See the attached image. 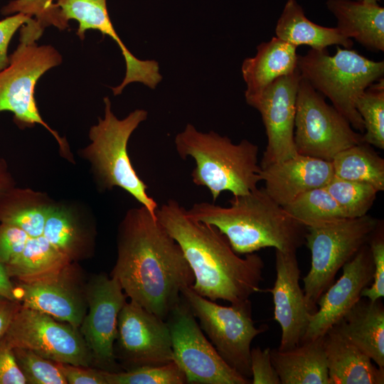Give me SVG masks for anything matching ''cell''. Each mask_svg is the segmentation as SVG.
<instances>
[{"instance_id": "cell-35", "label": "cell", "mask_w": 384, "mask_h": 384, "mask_svg": "<svg viewBox=\"0 0 384 384\" xmlns=\"http://www.w3.org/2000/svg\"><path fill=\"white\" fill-rule=\"evenodd\" d=\"M26 384H68L57 362L26 348H13Z\"/></svg>"}, {"instance_id": "cell-45", "label": "cell", "mask_w": 384, "mask_h": 384, "mask_svg": "<svg viewBox=\"0 0 384 384\" xmlns=\"http://www.w3.org/2000/svg\"><path fill=\"white\" fill-rule=\"evenodd\" d=\"M0 296L16 300L14 294V284L11 281L4 265L0 262Z\"/></svg>"}, {"instance_id": "cell-31", "label": "cell", "mask_w": 384, "mask_h": 384, "mask_svg": "<svg viewBox=\"0 0 384 384\" xmlns=\"http://www.w3.org/2000/svg\"><path fill=\"white\" fill-rule=\"evenodd\" d=\"M283 208L306 228L348 218L324 186L302 193Z\"/></svg>"}, {"instance_id": "cell-5", "label": "cell", "mask_w": 384, "mask_h": 384, "mask_svg": "<svg viewBox=\"0 0 384 384\" xmlns=\"http://www.w3.org/2000/svg\"><path fill=\"white\" fill-rule=\"evenodd\" d=\"M43 30L33 18L21 27L19 43L9 55V65L0 71V112H12L18 126L33 127L39 124L45 127L57 141L60 154L74 163L66 139L44 122L34 97L39 78L62 62L61 55L56 49L36 43Z\"/></svg>"}, {"instance_id": "cell-40", "label": "cell", "mask_w": 384, "mask_h": 384, "mask_svg": "<svg viewBox=\"0 0 384 384\" xmlns=\"http://www.w3.org/2000/svg\"><path fill=\"white\" fill-rule=\"evenodd\" d=\"M0 384H26L13 348L4 337L0 340Z\"/></svg>"}, {"instance_id": "cell-46", "label": "cell", "mask_w": 384, "mask_h": 384, "mask_svg": "<svg viewBox=\"0 0 384 384\" xmlns=\"http://www.w3.org/2000/svg\"><path fill=\"white\" fill-rule=\"evenodd\" d=\"M354 1H366L377 2L379 0H354Z\"/></svg>"}, {"instance_id": "cell-8", "label": "cell", "mask_w": 384, "mask_h": 384, "mask_svg": "<svg viewBox=\"0 0 384 384\" xmlns=\"http://www.w3.org/2000/svg\"><path fill=\"white\" fill-rule=\"evenodd\" d=\"M379 222L366 214L306 228L304 245L311 252V267L303 278V291L311 313L316 311L319 297L338 272L368 243Z\"/></svg>"}, {"instance_id": "cell-12", "label": "cell", "mask_w": 384, "mask_h": 384, "mask_svg": "<svg viewBox=\"0 0 384 384\" xmlns=\"http://www.w3.org/2000/svg\"><path fill=\"white\" fill-rule=\"evenodd\" d=\"M4 338L12 348L29 349L57 363L94 364L78 327L32 309L21 307Z\"/></svg>"}, {"instance_id": "cell-24", "label": "cell", "mask_w": 384, "mask_h": 384, "mask_svg": "<svg viewBox=\"0 0 384 384\" xmlns=\"http://www.w3.org/2000/svg\"><path fill=\"white\" fill-rule=\"evenodd\" d=\"M350 343L384 369V306L381 299L361 297L334 326Z\"/></svg>"}, {"instance_id": "cell-37", "label": "cell", "mask_w": 384, "mask_h": 384, "mask_svg": "<svg viewBox=\"0 0 384 384\" xmlns=\"http://www.w3.org/2000/svg\"><path fill=\"white\" fill-rule=\"evenodd\" d=\"M374 267L373 281L361 292V297L374 302L384 297V233L379 222L368 241Z\"/></svg>"}, {"instance_id": "cell-4", "label": "cell", "mask_w": 384, "mask_h": 384, "mask_svg": "<svg viewBox=\"0 0 384 384\" xmlns=\"http://www.w3.org/2000/svg\"><path fill=\"white\" fill-rule=\"evenodd\" d=\"M174 144L181 159H194L192 181L207 188L214 202L223 191L245 195L262 181L258 146L247 139L235 144L227 136L202 132L188 123L176 135Z\"/></svg>"}, {"instance_id": "cell-25", "label": "cell", "mask_w": 384, "mask_h": 384, "mask_svg": "<svg viewBox=\"0 0 384 384\" xmlns=\"http://www.w3.org/2000/svg\"><path fill=\"white\" fill-rule=\"evenodd\" d=\"M326 6L344 36L369 50H384L383 7L377 2L354 0H328Z\"/></svg>"}, {"instance_id": "cell-18", "label": "cell", "mask_w": 384, "mask_h": 384, "mask_svg": "<svg viewBox=\"0 0 384 384\" xmlns=\"http://www.w3.org/2000/svg\"><path fill=\"white\" fill-rule=\"evenodd\" d=\"M296 253L275 250L276 279L272 288L263 290L272 295L274 319L281 326L279 351L293 348L302 342L311 314L299 285L301 271Z\"/></svg>"}, {"instance_id": "cell-13", "label": "cell", "mask_w": 384, "mask_h": 384, "mask_svg": "<svg viewBox=\"0 0 384 384\" xmlns=\"http://www.w3.org/2000/svg\"><path fill=\"white\" fill-rule=\"evenodd\" d=\"M114 353L122 370L173 361L166 321L134 301L126 302L118 316Z\"/></svg>"}, {"instance_id": "cell-17", "label": "cell", "mask_w": 384, "mask_h": 384, "mask_svg": "<svg viewBox=\"0 0 384 384\" xmlns=\"http://www.w3.org/2000/svg\"><path fill=\"white\" fill-rule=\"evenodd\" d=\"M342 270L339 279L319 297L316 311L310 314L302 342L324 336L343 319L361 298L363 289L371 284L374 267L368 243Z\"/></svg>"}, {"instance_id": "cell-39", "label": "cell", "mask_w": 384, "mask_h": 384, "mask_svg": "<svg viewBox=\"0 0 384 384\" xmlns=\"http://www.w3.org/2000/svg\"><path fill=\"white\" fill-rule=\"evenodd\" d=\"M270 349L269 347L263 350L260 347L251 348V383L281 384L279 378L272 364Z\"/></svg>"}, {"instance_id": "cell-7", "label": "cell", "mask_w": 384, "mask_h": 384, "mask_svg": "<svg viewBox=\"0 0 384 384\" xmlns=\"http://www.w3.org/2000/svg\"><path fill=\"white\" fill-rule=\"evenodd\" d=\"M297 69L302 78L328 97L355 130L364 132L356 101L368 86L383 78V60H372L351 48L339 46L333 55L326 48H311L298 56Z\"/></svg>"}, {"instance_id": "cell-30", "label": "cell", "mask_w": 384, "mask_h": 384, "mask_svg": "<svg viewBox=\"0 0 384 384\" xmlns=\"http://www.w3.org/2000/svg\"><path fill=\"white\" fill-rule=\"evenodd\" d=\"M334 176L374 186L384 191V159L367 143L350 146L331 161Z\"/></svg>"}, {"instance_id": "cell-43", "label": "cell", "mask_w": 384, "mask_h": 384, "mask_svg": "<svg viewBox=\"0 0 384 384\" xmlns=\"http://www.w3.org/2000/svg\"><path fill=\"white\" fill-rule=\"evenodd\" d=\"M21 306L19 302L0 296V340L6 335L14 316Z\"/></svg>"}, {"instance_id": "cell-10", "label": "cell", "mask_w": 384, "mask_h": 384, "mask_svg": "<svg viewBox=\"0 0 384 384\" xmlns=\"http://www.w3.org/2000/svg\"><path fill=\"white\" fill-rule=\"evenodd\" d=\"M294 142L298 154L329 161L341 151L363 142V134L302 77L297 95Z\"/></svg>"}, {"instance_id": "cell-3", "label": "cell", "mask_w": 384, "mask_h": 384, "mask_svg": "<svg viewBox=\"0 0 384 384\" xmlns=\"http://www.w3.org/2000/svg\"><path fill=\"white\" fill-rule=\"evenodd\" d=\"M187 213L196 220L215 227L239 255L265 247L297 252L305 242L306 227L292 218L264 187L233 196L227 207L196 203Z\"/></svg>"}, {"instance_id": "cell-27", "label": "cell", "mask_w": 384, "mask_h": 384, "mask_svg": "<svg viewBox=\"0 0 384 384\" xmlns=\"http://www.w3.org/2000/svg\"><path fill=\"white\" fill-rule=\"evenodd\" d=\"M276 37L297 47L306 45L315 50H324L332 45L351 48L353 43L336 28L318 25L305 16L296 0H288L277 22Z\"/></svg>"}, {"instance_id": "cell-41", "label": "cell", "mask_w": 384, "mask_h": 384, "mask_svg": "<svg viewBox=\"0 0 384 384\" xmlns=\"http://www.w3.org/2000/svg\"><path fill=\"white\" fill-rule=\"evenodd\" d=\"M58 364L68 384H107V370L69 363Z\"/></svg>"}, {"instance_id": "cell-23", "label": "cell", "mask_w": 384, "mask_h": 384, "mask_svg": "<svg viewBox=\"0 0 384 384\" xmlns=\"http://www.w3.org/2000/svg\"><path fill=\"white\" fill-rule=\"evenodd\" d=\"M330 384H383L384 369L333 326L323 336Z\"/></svg>"}, {"instance_id": "cell-22", "label": "cell", "mask_w": 384, "mask_h": 384, "mask_svg": "<svg viewBox=\"0 0 384 384\" xmlns=\"http://www.w3.org/2000/svg\"><path fill=\"white\" fill-rule=\"evenodd\" d=\"M297 48L275 36L260 43L256 55L243 60L241 71L247 87L245 92L247 103L260 97L276 79L297 70Z\"/></svg>"}, {"instance_id": "cell-9", "label": "cell", "mask_w": 384, "mask_h": 384, "mask_svg": "<svg viewBox=\"0 0 384 384\" xmlns=\"http://www.w3.org/2000/svg\"><path fill=\"white\" fill-rule=\"evenodd\" d=\"M181 298L188 306L206 337L226 363L251 380L250 351L252 340L268 327L255 326L250 299L222 306L183 287Z\"/></svg>"}, {"instance_id": "cell-21", "label": "cell", "mask_w": 384, "mask_h": 384, "mask_svg": "<svg viewBox=\"0 0 384 384\" xmlns=\"http://www.w3.org/2000/svg\"><path fill=\"white\" fill-rule=\"evenodd\" d=\"M43 235L73 262L94 255L96 230L76 209L65 203H53L48 213Z\"/></svg>"}, {"instance_id": "cell-33", "label": "cell", "mask_w": 384, "mask_h": 384, "mask_svg": "<svg viewBox=\"0 0 384 384\" xmlns=\"http://www.w3.org/2000/svg\"><path fill=\"white\" fill-rule=\"evenodd\" d=\"M324 187L348 218L368 214L379 192L370 184L334 176Z\"/></svg>"}, {"instance_id": "cell-19", "label": "cell", "mask_w": 384, "mask_h": 384, "mask_svg": "<svg viewBox=\"0 0 384 384\" xmlns=\"http://www.w3.org/2000/svg\"><path fill=\"white\" fill-rule=\"evenodd\" d=\"M64 19L78 22L77 35L83 39L89 29L100 31L109 36L118 45L126 64L125 76L121 84L112 87L114 95H119L124 88L134 82L143 83L154 89L161 81L159 63L154 60H140L136 58L120 40L110 18L107 0H55Z\"/></svg>"}, {"instance_id": "cell-34", "label": "cell", "mask_w": 384, "mask_h": 384, "mask_svg": "<svg viewBox=\"0 0 384 384\" xmlns=\"http://www.w3.org/2000/svg\"><path fill=\"white\" fill-rule=\"evenodd\" d=\"M107 384H184L186 378L173 361L159 366H146L127 370L106 371Z\"/></svg>"}, {"instance_id": "cell-26", "label": "cell", "mask_w": 384, "mask_h": 384, "mask_svg": "<svg viewBox=\"0 0 384 384\" xmlns=\"http://www.w3.org/2000/svg\"><path fill=\"white\" fill-rule=\"evenodd\" d=\"M270 358L281 384H330L323 336L286 351L270 349Z\"/></svg>"}, {"instance_id": "cell-6", "label": "cell", "mask_w": 384, "mask_h": 384, "mask_svg": "<svg viewBox=\"0 0 384 384\" xmlns=\"http://www.w3.org/2000/svg\"><path fill=\"white\" fill-rule=\"evenodd\" d=\"M104 117H99L98 122L90 129V143L80 151L81 156L90 163L100 191L119 187L156 213L159 206L148 195V186L136 172L127 151L132 134L147 119L148 112L137 109L120 119L113 113L108 97L104 98Z\"/></svg>"}, {"instance_id": "cell-14", "label": "cell", "mask_w": 384, "mask_h": 384, "mask_svg": "<svg viewBox=\"0 0 384 384\" xmlns=\"http://www.w3.org/2000/svg\"><path fill=\"white\" fill-rule=\"evenodd\" d=\"M127 297L118 280L105 273L94 274L87 281V309L79 330L93 363L100 369L122 370L115 359L114 345L119 314Z\"/></svg>"}, {"instance_id": "cell-38", "label": "cell", "mask_w": 384, "mask_h": 384, "mask_svg": "<svg viewBox=\"0 0 384 384\" xmlns=\"http://www.w3.org/2000/svg\"><path fill=\"white\" fill-rule=\"evenodd\" d=\"M30 238L20 228L0 223V262L4 266L22 252Z\"/></svg>"}, {"instance_id": "cell-1", "label": "cell", "mask_w": 384, "mask_h": 384, "mask_svg": "<svg viewBox=\"0 0 384 384\" xmlns=\"http://www.w3.org/2000/svg\"><path fill=\"white\" fill-rule=\"evenodd\" d=\"M117 260L110 276L129 300L166 320L194 282L178 243L146 207L129 209L117 235Z\"/></svg>"}, {"instance_id": "cell-11", "label": "cell", "mask_w": 384, "mask_h": 384, "mask_svg": "<svg viewBox=\"0 0 384 384\" xmlns=\"http://www.w3.org/2000/svg\"><path fill=\"white\" fill-rule=\"evenodd\" d=\"M165 321L170 331L174 361L185 374L187 383H251L221 358L181 298Z\"/></svg>"}, {"instance_id": "cell-28", "label": "cell", "mask_w": 384, "mask_h": 384, "mask_svg": "<svg viewBox=\"0 0 384 384\" xmlns=\"http://www.w3.org/2000/svg\"><path fill=\"white\" fill-rule=\"evenodd\" d=\"M72 262L41 235L31 237L22 252L4 267L10 278L33 283L55 276Z\"/></svg>"}, {"instance_id": "cell-29", "label": "cell", "mask_w": 384, "mask_h": 384, "mask_svg": "<svg viewBox=\"0 0 384 384\" xmlns=\"http://www.w3.org/2000/svg\"><path fill=\"white\" fill-rule=\"evenodd\" d=\"M53 203L46 193L14 186L0 199V223L18 227L31 238L41 236Z\"/></svg>"}, {"instance_id": "cell-36", "label": "cell", "mask_w": 384, "mask_h": 384, "mask_svg": "<svg viewBox=\"0 0 384 384\" xmlns=\"http://www.w3.org/2000/svg\"><path fill=\"white\" fill-rule=\"evenodd\" d=\"M1 13L23 14L36 19L43 28L53 26L63 30L68 26L55 0H13L2 8Z\"/></svg>"}, {"instance_id": "cell-44", "label": "cell", "mask_w": 384, "mask_h": 384, "mask_svg": "<svg viewBox=\"0 0 384 384\" xmlns=\"http://www.w3.org/2000/svg\"><path fill=\"white\" fill-rule=\"evenodd\" d=\"M14 186L16 183L9 171V165L4 158L0 157V199Z\"/></svg>"}, {"instance_id": "cell-32", "label": "cell", "mask_w": 384, "mask_h": 384, "mask_svg": "<svg viewBox=\"0 0 384 384\" xmlns=\"http://www.w3.org/2000/svg\"><path fill=\"white\" fill-rule=\"evenodd\" d=\"M364 125L363 141L380 149H384V79L372 83L358 97L355 104Z\"/></svg>"}, {"instance_id": "cell-42", "label": "cell", "mask_w": 384, "mask_h": 384, "mask_svg": "<svg viewBox=\"0 0 384 384\" xmlns=\"http://www.w3.org/2000/svg\"><path fill=\"white\" fill-rule=\"evenodd\" d=\"M33 18L21 13L15 14L0 21V71L9 63L8 48L16 31Z\"/></svg>"}, {"instance_id": "cell-16", "label": "cell", "mask_w": 384, "mask_h": 384, "mask_svg": "<svg viewBox=\"0 0 384 384\" xmlns=\"http://www.w3.org/2000/svg\"><path fill=\"white\" fill-rule=\"evenodd\" d=\"M75 262L46 279L33 283L18 282L14 285L15 299L23 307L79 328L87 309V282Z\"/></svg>"}, {"instance_id": "cell-15", "label": "cell", "mask_w": 384, "mask_h": 384, "mask_svg": "<svg viewBox=\"0 0 384 384\" xmlns=\"http://www.w3.org/2000/svg\"><path fill=\"white\" fill-rule=\"evenodd\" d=\"M301 75L298 69L279 77L257 98L247 103L260 114L267 135V146L260 167L297 155L294 130L297 95Z\"/></svg>"}, {"instance_id": "cell-2", "label": "cell", "mask_w": 384, "mask_h": 384, "mask_svg": "<svg viewBox=\"0 0 384 384\" xmlns=\"http://www.w3.org/2000/svg\"><path fill=\"white\" fill-rule=\"evenodd\" d=\"M156 215L181 247L194 276L191 287L198 294L235 304L263 292L265 264L259 255L240 257L215 227L189 216L176 200L158 206Z\"/></svg>"}, {"instance_id": "cell-20", "label": "cell", "mask_w": 384, "mask_h": 384, "mask_svg": "<svg viewBox=\"0 0 384 384\" xmlns=\"http://www.w3.org/2000/svg\"><path fill=\"white\" fill-rule=\"evenodd\" d=\"M260 174L267 193L282 207L334 177L331 161L300 154L261 167Z\"/></svg>"}]
</instances>
